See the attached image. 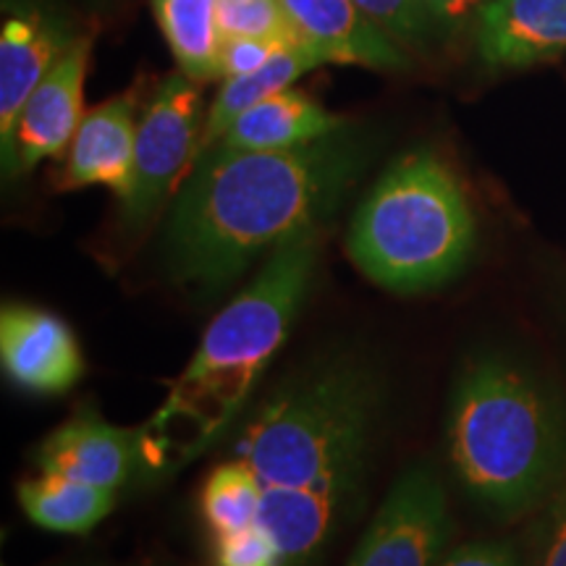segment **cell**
<instances>
[{"label": "cell", "mask_w": 566, "mask_h": 566, "mask_svg": "<svg viewBox=\"0 0 566 566\" xmlns=\"http://www.w3.org/2000/svg\"><path fill=\"white\" fill-rule=\"evenodd\" d=\"M386 415L367 357L323 354L252 409L202 483L212 566H310L357 509Z\"/></svg>", "instance_id": "obj_1"}, {"label": "cell", "mask_w": 566, "mask_h": 566, "mask_svg": "<svg viewBox=\"0 0 566 566\" xmlns=\"http://www.w3.org/2000/svg\"><path fill=\"white\" fill-rule=\"evenodd\" d=\"M349 124L292 150H208L168 218L166 268L174 283L210 300L275 247L323 229L370 163Z\"/></svg>", "instance_id": "obj_2"}, {"label": "cell", "mask_w": 566, "mask_h": 566, "mask_svg": "<svg viewBox=\"0 0 566 566\" xmlns=\"http://www.w3.org/2000/svg\"><path fill=\"white\" fill-rule=\"evenodd\" d=\"M321 247L323 229L275 247L258 279L208 325L195 357L168 386L166 401L142 424L147 470L184 467L231 428L292 334Z\"/></svg>", "instance_id": "obj_3"}, {"label": "cell", "mask_w": 566, "mask_h": 566, "mask_svg": "<svg viewBox=\"0 0 566 566\" xmlns=\"http://www.w3.org/2000/svg\"><path fill=\"white\" fill-rule=\"evenodd\" d=\"M451 470L495 516L541 506L566 470V412L533 375L504 357L457 373L446 420Z\"/></svg>", "instance_id": "obj_4"}, {"label": "cell", "mask_w": 566, "mask_h": 566, "mask_svg": "<svg viewBox=\"0 0 566 566\" xmlns=\"http://www.w3.org/2000/svg\"><path fill=\"white\" fill-rule=\"evenodd\" d=\"M475 218L454 171L430 150L401 155L352 218V263L380 289L417 294L462 271Z\"/></svg>", "instance_id": "obj_5"}, {"label": "cell", "mask_w": 566, "mask_h": 566, "mask_svg": "<svg viewBox=\"0 0 566 566\" xmlns=\"http://www.w3.org/2000/svg\"><path fill=\"white\" fill-rule=\"evenodd\" d=\"M205 118L200 84L184 71L155 87L139 118L132 189L122 200V221L132 233L145 231L192 174Z\"/></svg>", "instance_id": "obj_6"}, {"label": "cell", "mask_w": 566, "mask_h": 566, "mask_svg": "<svg viewBox=\"0 0 566 566\" xmlns=\"http://www.w3.org/2000/svg\"><path fill=\"white\" fill-rule=\"evenodd\" d=\"M454 535L449 495L430 467L396 480L346 566H438Z\"/></svg>", "instance_id": "obj_7"}, {"label": "cell", "mask_w": 566, "mask_h": 566, "mask_svg": "<svg viewBox=\"0 0 566 566\" xmlns=\"http://www.w3.org/2000/svg\"><path fill=\"white\" fill-rule=\"evenodd\" d=\"M92 38L71 40L21 108L3 153L6 179L34 171L42 160L61 158L84 118V80H87Z\"/></svg>", "instance_id": "obj_8"}, {"label": "cell", "mask_w": 566, "mask_h": 566, "mask_svg": "<svg viewBox=\"0 0 566 566\" xmlns=\"http://www.w3.org/2000/svg\"><path fill=\"white\" fill-rule=\"evenodd\" d=\"M32 462L45 475L118 491L147 467L145 430L116 428L95 407L84 405L45 436Z\"/></svg>", "instance_id": "obj_9"}, {"label": "cell", "mask_w": 566, "mask_h": 566, "mask_svg": "<svg viewBox=\"0 0 566 566\" xmlns=\"http://www.w3.org/2000/svg\"><path fill=\"white\" fill-rule=\"evenodd\" d=\"M0 363L13 386L40 396H61L84 375V354L71 325L32 304H3Z\"/></svg>", "instance_id": "obj_10"}, {"label": "cell", "mask_w": 566, "mask_h": 566, "mask_svg": "<svg viewBox=\"0 0 566 566\" xmlns=\"http://www.w3.org/2000/svg\"><path fill=\"white\" fill-rule=\"evenodd\" d=\"M142 87L134 84L122 95L111 97L84 113L80 129L66 150V163L55 187L82 189L101 184L118 200L132 189L134 155H137V108Z\"/></svg>", "instance_id": "obj_11"}, {"label": "cell", "mask_w": 566, "mask_h": 566, "mask_svg": "<svg viewBox=\"0 0 566 566\" xmlns=\"http://www.w3.org/2000/svg\"><path fill=\"white\" fill-rule=\"evenodd\" d=\"M283 11L304 45L323 63L394 71L407 66V55L354 0H281Z\"/></svg>", "instance_id": "obj_12"}, {"label": "cell", "mask_w": 566, "mask_h": 566, "mask_svg": "<svg viewBox=\"0 0 566 566\" xmlns=\"http://www.w3.org/2000/svg\"><path fill=\"white\" fill-rule=\"evenodd\" d=\"M478 51L493 69H522L566 51V0H491L478 11Z\"/></svg>", "instance_id": "obj_13"}, {"label": "cell", "mask_w": 566, "mask_h": 566, "mask_svg": "<svg viewBox=\"0 0 566 566\" xmlns=\"http://www.w3.org/2000/svg\"><path fill=\"white\" fill-rule=\"evenodd\" d=\"M346 126L344 116L325 111L307 92L281 90L263 103L244 111L231 129L210 150L223 153H263L292 150L310 142L328 137Z\"/></svg>", "instance_id": "obj_14"}, {"label": "cell", "mask_w": 566, "mask_h": 566, "mask_svg": "<svg viewBox=\"0 0 566 566\" xmlns=\"http://www.w3.org/2000/svg\"><path fill=\"white\" fill-rule=\"evenodd\" d=\"M71 40L38 13L9 17L0 32V147L9 145L21 108Z\"/></svg>", "instance_id": "obj_15"}, {"label": "cell", "mask_w": 566, "mask_h": 566, "mask_svg": "<svg viewBox=\"0 0 566 566\" xmlns=\"http://www.w3.org/2000/svg\"><path fill=\"white\" fill-rule=\"evenodd\" d=\"M17 495L27 520L61 535L92 533L116 506V491L111 488L45 475V472L21 480Z\"/></svg>", "instance_id": "obj_16"}, {"label": "cell", "mask_w": 566, "mask_h": 566, "mask_svg": "<svg viewBox=\"0 0 566 566\" xmlns=\"http://www.w3.org/2000/svg\"><path fill=\"white\" fill-rule=\"evenodd\" d=\"M321 63L323 59L310 45H286L258 71L223 80V87L216 95V101H212L208 118H205L200 155L208 153L212 145H218L244 111L263 103L265 97L275 95V92L289 90L302 74L317 69Z\"/></svg>", "instance_id": "obj_17"}, {"label": "cell", "mask_w": 566, "mask_h": 566, "mask_svg": "<svg viewBox=\"0 0 566 566\" xmlns=\"http://www.w3.org/2000/svg\"><path fill=\"white\" fill-rule=\"evenodd\" d=\"M153 9L179 71L197 84L221 80L218 0H153Z\"/></svg>", "instance_id": "obj_18"}, {"label": "cell", "mask_w": 566, "mask_h": 566, "mask_svg": "<svg viewBox=\"0 0 566 566\" xmlns=\"http://www.w3.org/2000/svg\"><path fill=\"white\" fill-rule=\"evenodd\" d=\"M218 27L223 38H263L304 45L281 0H218Z\"/></svg>", "instance_id": "obj_19"}, {"label": "cell", "mask_w": 566, "mask_h": 566, "mask_svg": "<svg viewBox=\"0 0 566 566\" xmlns=\"http://www.w3.org/2000/svg\"><path fill=\"white\" fill-rule=\"evenodd\" d=\"M396 42L417 40L430 27V0H354Z\"/></svg>", "instance_id": "obj_20"}, {"label": "cell", "mask_w": 566, "mask_h": 566, "mask_svg": "<svg viewBox=\"0 0 566 566\" xmlns=\"http://www.w3.org/2000/svg\"><path fill=\"white\" fill-rule=\"evenodd\" d=\"M541 509L533 566H566V470Z\"/></svg>", "instance_id": "obj_21"}, {"label": "cell", "mask_w": 566, "mask_h": 566, "mask_svg": "<svg viewBox=\"0 0 566 566\" xmlns=\"http://www.w3.org/2000/svg\"><path fill=\"white\" fill-rule=\"evenodd\" d=\"M286 42L263 38H223L221 40V80L250 74L265 66Z\"/></svg>", "instance_id": "obj_22"}, {"label": "cell", "mask_w": 566, "mask_h": 566, "mask_svg": "<svg viewBox=\"0 0 566 566\" xmlns=\"http://www.w3.org/2000/svg\"><path fill=\"white\" fill-rule=\"evenodd\" d=\"M438 566H525V562L514 543L475 541L446 554Z\"/></svg>", "instance_id": "obj_23"}, {"label": "cell", "mask_w": 566, "mask_h": 566, "mask_svg": "<svg viewBox=\"0 0 566 566\" xmlns=\"http://www.w3.org/2000/svg\"><path fill=\"white\" fill-rule=\"evenodd\" d=\"M430 3L438 6V9H443L446 13H459L470 3H475V0H430Z\"/></svg>", "instance_id": "obj_24"}]
</instances>
